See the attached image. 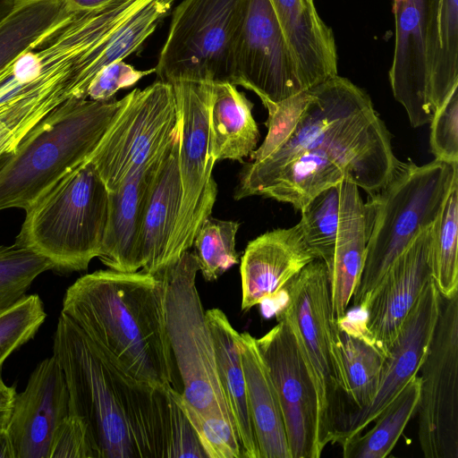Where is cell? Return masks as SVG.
Masks as SVG:
<instances>
[{"instance_id": "30bf717a", "label": "cell", "mask_w": 458, "mask_h": 458, "mask_svg": "<svg viewBox=\"0 0 458 458\" xmlns=\"http://www.w3.org/2000/svg\"><path fill=\"white\" fill-rule=\"evenodd\" d=\"M249 0H182L158 55L157 79L235 81V49Z\"/></svg>"}, {"instance_id": "603a6c76", "label": "cell", "mask_w": 458, "mask_h": 458, "mask_svg": "<svg viewBox=\"0 0 458 458\" xmlns=\"http://www.w3.org/2000/svg\"><path fill=\"white\" fill-rule=\"evenodd\" d=\"M165 150L128 177L115 191H108L107 223L98 258L110 269L122 272L140 269L138 242L142 213L149 186Z\"/></svg>"}, {"instance_id": "d4e9b609", "label": "cell", "mask_w": 458, "mask_h": 458, "mask_svg": "<svg viewBox=\"0 0 458 458\" xmlns=\"http://www.w3.org/2000/svg\"><path fill=\"white\" fill-rule=\"evenodd\" d=\"M247 400L259 458H292L276 391L256 338L240 333Z\"/></svg>"}, {"instance_id": "7402d4cb", "label": "cell", "mask_w": 458, "mask_h": 458, "mask_svg": "<svg viewBox=\"0 0 458 458\" xmlns=\"http://www.w3.org/2000/svg\"><path fill=\"white\" fill-rule=\"evenodd\" d=\"M340 215L332 265L329 269L332 315L343 318L359 282L369 241L373 212L363 202L350 176L340 182Z\"/></svg>"}, {"instance_id": "8992f818", "label": "cell", "mask_w": 458, "mask_h": 458, "mask_svg": "<svg viewBox=\"0 0 458 458\" xmlns=\"http://www.w3.org/2000/svg\"><path fill=\"white\" fill-rule=\"evenodd\" d=\"M458 163L435 158L422 165L400 161L389 181L369 195L373 219L353 306L364 309L391 264L437 219L454 184Z\"/></svg>"}, {"instance_id": "d6986e66", "label": "cell", "mask_w": 458, "mask_h": 458, "mask_svg": "<svg viewBox=\"0 0 458 458\" xmlns=\"http://www.w3.org/2000/svg\"><path fill=\"white\" fill-rule=\"evenodd\" d=\"M69 412L64 374L52 355L36 366L25 389L15 394L6 428L13 458H49L55 434Z\"/></svg>"}, {"instance_id": "f35d334b", "label": "cell", "mask_w": 458, "mask_h": 458, "mask_svg": "<svg viewBox=\"0 0 458 458\" xmlns=\"http://www.w3.org/2000/svg\"><path fill=\"white\" fill-rule=\"evenodd\" d=\"M458 89H454L430 121V150L435 158L458 163Z\"/></svg>"}, {"instance_id": "b9f144b4", "label": "cell", "mask_w": 458, "mask_h": 458, "mask_svg": "<svg viewBox=\"0 0 458 458\" xmlns=\"http://www.w3.org/2000/svg\"><path fill=\"white\" fill-rule=\"evenodd\" d=\"M15 394V387L7 386L0 376V431L6 430Z\"/></svg>"}, {"instance_id": "bcb514c9", "label": "cell", "mask_w": 458, "mask_h": 458, "mask_svg": "<svg viewBox=\"0 0 458 458\" xmlns=\"http://www.w3.org/2000/svg\"><path fill=\"white\" fill-rule=\"evenodd\" d=\"M1 311V310H0Z\"/></svg>"}, {"instance_id": "f6af8a7d", "label": "cell", "mask_w": 458, "mask_h": 458, "mask_svg": "<svg viewBox=\"0 0 458 458\" xmlns=\"http://www.w3.org/2000/svg\"><path fill=\"white\" fill-rule=\"evenodd\" d=\"M20 0H0V23L14 10Z\"/></svg>"}, {"instance_id": "ee69618b", "label": "cell", "mask_w": 458, "mask_h": 458, "mask_svg": "<svg viewBox=\"0 0 458 458\" xmlns=\"http://www.w3.org/2000/svg\"><path fill=\"white\" fill-rule=\"evenodd\" d=\"M0 458H13V453L6 430L0 431Z\"/></svg>"}, {"instance_id": "ffe728a7", "label": "cell", "mask_w": 458, "mask_h": 458, "mask_svg": "<svg viewBox=\"0 0 458 458\" xmlns=\"http://www.w3.org/2000/svg\"><path fill=\"white\" fill-rule=\"evenodd\" d=\"M318 259L300 222L249 242L241 260L242 310L274 301L307 264Z\"/></svg>"}, {"instance_id": "8fae6325", "label": "cell", "mask_w": 458, "mask_h": 458, "mask_svg": "<svg viewBox=\"0 0 458 458\" xmlns=\"http://www.w3.org/2000/svg\"><path fill=\"white\" fill-rule=\"evenodd\" d=\"M180 122L173 85L157 80L125 97L109 128L86 160L95 165L108 191L157 159Z\"/></svg>"}, {"instance_id": "4dcf8cb0", "label": "cell", "mask_w": 458, "mask_h": 458, "mask_svg": "<svg viewBox=\"0 0 458 458\" xmlns=\"http://www.w3.org/2000/svg\"><path fill=\"white\" fill-rule=\"evenodd\" d=\"M430 82L437 112L458 89V0H437Z\"/></svg>"}, {"instance_id": "5bb4252c", "label": "cell", "mask_w": 458, "mask_h": 458, "mask_svg": "<svg viewBox=\"0 0 458 458\" xmlns=\"http://www.w3.org/2000/svg\"><path fill=\"white\" fill-rule=\"evenodd\" d=\"M276 318L257 345L276 391L292 458H318L317 390L292 326Z\"/></svg>"}, {"instance_id": "2e32d148", "label": "cell", "mask_w": 458, "mask_h": 458, "mask_svg": "<svg viewBox=\"0 0 458 458\" xmlns=\"http://www.w3.org/2000/svg\"><path fill=\"white\" fill-rule=\"evenodd\" d=\"M437 4V0H392L394 47L388 79L414 128L429 123L436 113L430 66Z\"/></svg>"}, {"instance_id": "4316f807", "label": "cell", "mask_w": 458, "mask_h": 458, "mask_svg": "<svg viewBox=\"0 0 458 458\" xmlns=\"http://www.w3.org/2000/svg\"><path fill=\"white\" fill-rule=\"evenodd\" d=\"M334 334L350 413L365 408L373 400L386 355L366 332L363 319L346 314L334 318Z\"/></svg>"}, {"instance_id": "7bdbcfd3", "label": "cell", "mask_w": 458, "mask_h": 458, "mask_svg": "<svg viewBox=\"0 0 458 458\" xmlns=\"http://www.w3.org/2000/svg\"><path fill=\"white\" fill-rule=\"evenodd\" d=\"M115 0H67L74 10H90L106 5Z\"/></svg>"}, {"instance_id": "d590c367", "label": "cell", "mask_w": 458, "mask_h": 458, "mask_svg": "<svg viewBox=\"0 0 458 458\" xmlns=\"http://www.w3.org/2000/svg\"><path fill=\"white\" fill-rule=\"evenodd\" d=\"M47 313L38 294L24 295L0 311V372L4 360L38 332Z\"/></svg>"}, {"instance_id": "277c9868", "label": "cell", "mask_w": 458, "mask_h": 458, "mask_svg": "<svg viewBox=\"0 0 458 458\" xmlns=\"http://www.w3.org/2000/svg\"><path fill=\"white\" fill-rule=\"evenodd\" d=\"M62 312L124 373L180 393L156 275L110 268L86 274L67 288Z\"/></svg>"}, {"instance_id": "9c48e42d", "label": "cell", "mask_w": 458, "mask_h": 458, "mask_svg": "<svg viewBox=\"0 0 458 458\" xmlns=\"http://www.w3.org/2000/svg\"><path fill=\"white\" fill-rule=\"evenodd\" d=\"M193 252L155 274L164 291L165 324L183 401L203 417H223L234 426L216 370L211 332L196 286ZM236 428V427H235Z\"/></svg>"}, {"instance_id": "484cf974", "label": "cell", "mask_w": 458, "mask_h": 458, "mask_svg": "<svg viewBox=\"0 0 458 458\" xmlns=\"http://www.w3.org/2000/svg\"><path fill=\"white\" fill-rule=\"evenodd\" d=\"M206 318L214 343L220 386L235 423L243 458H259L248 406L240 333L220 309L206 310Z\"/></svg>"}, {"instance_id": "f1b7e54d", "label": "cell", "mask_w": 458, "mask_h": 458, "mask_svg": "<svg viewBox=\"0 0 458 458\" xmlns=\"http://www.w3.org/2000/svg\"><path fill=\"white\" fill-rule=\"evenodd\" d=\"M72 10L67 0H20L0 23V69L37 46Z\"/></svg>"}, {"instance_id": "ac0fdd59", "label": "cell", "mask_w": 458, "mask_h": 458, "mask_svg": "<svg viewBox=\"0 0 458 458\" xmlns=\"http://www.w3.org/2000/svg\"><path fill=\"white\" fill-rule=\"evenodd\" d=\"M434 224L419 233L391 264L361 312L364 328L385 353L432 280Z\"/></svg>"}, {"instance_id": "4fadbf2b", "label": "cell", "mask_w": 458, "mask_h": 458, "mask_svg": "<svg viewBox=\"0 0 458 458\" xmlns=\"http://www.w3.org/2000/svg\"><path fill=\"white\" fill-rule=\"evenodd\" d=\"M422 372L419 441L426 458H458V293L441 299Z\"/></svg>"}, {"instance_id": "9a60e30c", "label": "cell", "mask_w": 458, "mask_h": 458, "mask_svg": "<svg viewBox=\"0 0 458 458\" xmlns=\"http://www.w3.org/2000/svg\"><path fill=\"white\" fill-rule=\"evenodd\" d=\"M234 85L253 91L261 102H278L305 90L269 0H249L236 44Z\"/></svg>"}, {"instance_id": "83f0119b", "label": "cell", "mask_w": 458, "mask_h": 458, "mask_svg": "<svg viewBox=\"0 0 458 458\" xmlns=\"http://www.w3.org/2000/svg\"><path fill=\"white\" fill-rule=\"evenodd\" d=\"M253 104L231 82L214 83L210 108L212 155L243 162L256 149L259 131L252 115Z\"/></svg>"}, {"instance_id": "d6a6232c", "label": "cell", "mask_w": 458, "mask_h": 458, "mask_svg": "<svg viewBox=\"0 0 458 458\" xmlns=\"http://www.w3.org/2000/svg\"><path fill=\"white\" fill-rule=\"evenodd\" d=\"M239 223L207 217L199 226L192 245L199 271L206 281H215L239 262L235 236Z\"/></svg>"}, {"instance_id": "6da1fadb", "label": "cell", "mask_w": 458, "mask_h": 458, "mask_svg": "<svg viewBox=\"0 0 458 458\" xmlns=\"http://www.w3.org/2000/svg\"><path fill=\"white\" fill-rule=\"evenodd\" d=\"M292 135L267 157L245 164L237 190L301 211L322 191L350 176L369 195L389 181L399 160L369 96L337 75L308 89Z\"/></svg>"}, {"instance_id": "ab89813d", "label": "cell", "mask_w": 458, "mask_h": 458, "mask_svg": "<svg viewBox=\"0 0 458 458\" xmlns=\"http://www.w3.org/2000/svg\"><path fill=\"white\" fill-rule=\"evenodd\" d=\"M49 458H98L87 425L77 415H69L58 427Z\"/></svg>"}, {"instance_id": "f546056e", "label": "cell", "mask_w": 458, "mask_h": 458, "mask_svg": "<svg viewBox=\"0 0 458 458\" xmlns=\"http://www.w3.org/2000/svg\"><path fill=\"white\" fill-rule=\"evenodd\" d=\"M421 378L415 376L374 419V427L344 439V458H385L395 446L415 413L420 397Z\"/></svg>"}, {"instance_id": "cb8c5ba5", "label": "cell", "mask_w": 458, "mask_h": 458, "mask_svg": "<svg viewBox=\"0 0 458 458\" xmlns=\"http://www.w3.org/2000/svg\"><path fill=\"white\" fill-rule=\"evenodd\" d=\"M294 56L306 90L337 75L332 30L319 17L313 0H269Z\"/></svg>"}, {"instance_id": "836d02e7", "label": "cell", "mask_w": 458, "mask_h": 458, "mask_svg": "<svg viewBox=\"0 0 458 458\" xmlns=\"http://www.w3.org/2000/svg\"><path fill=\"white\" fill-rule=\"evenodd\" d=\"M340 183L316 195L301 210L300 224L305 240L329 271L340 215Z\"/></svg>"}, {"instance_id": "7a4b0ae2", "label": "cell", "mask_w": 458, "mask_h": 458, "mask_svg": "<svg viewBox=\"0 0 458 458\" xmlns=\"http://www.w3.org/2000/svg\"><path fill=\"white\" fill-rule=\"evenodd\" d=\"M53 355L61 366L69 408L87 425L98 458H170L181 405L173 387L124 373L61 312Z\"/></svg>"}, {"instance_id": "8d00e7d4", "label": "cell", "mask_w": 458, "mask_h": 458, "mask_svg": "<svg viewBox=\"0 0 458 458\" xmlns=\"http://www.w3.org/2000/svg\"><path fill=\"white\" fill-rule=\"evenodd\" d=\"M309 100V90L301 91L278 102L262 101L268 113L267 133L262 144L250 154L253 162L267 157L293 133Z\"/></svg>"}, {"instance_id": "7c38bea8", "label": "cell", "mask_w": 458, "mask_h": 458, "mask_svg": "<svg viewBox=\"0 0 458 458\" xmlns=\"http://www.w3.org/2000/svg\"><path fill=\"white\" fill-rule=\"evenodd\" d=\"M172 85L180 116L179 171L182 196L168 248L167 265L192 246L199 226L210 216L217 196V184L212 175L216 160L210 130L214 83L176 81Z\"/></svg>"}, {"instance_id": "74e56055", "label": "cell", "mask_w": 458, "mask_h": 458, "mask_svg": "<svg viewBox=\"0 0 458 458\" xmlns=\"http://www.w3.org/2000/svg\"><path fill=\"white\" fill-rule=\"evenodd\" d=\"M177 397L208 458H243L237 429L230 420L203 417L183 401L179 392Z\"/></svg>"}, {"instance_id": "1f68e13d", "label": "cell", "mask_w": 458, "mask_h": 458, "mask_svg": "<svg viewBox=\"0 0 458 458\" xmlns=\"http://www.w3.org/2000/svg\"><path fill=\"white\" fill-rule=\"evenodd\" d=\"M458 182L434 223L432 278L442 298L458 293Z\"/></svg>"}, {"instance_id": "e575fe53", "label": "cell", "mask_w": 458, "mask_h": 458, "mask_svg": "<svg viewBox=\"0 0 458 458\" xmlns=\"http://www.w3.org/2000/svg\"><path fill=\"white\" fill-rule=\"evenodd\" d=\"M50 269L51 261L30 249L15 243L0 246V310L26 295L33 281Z\"/></svg>"}, {"instance_id": "44dd1931", "label": "cell", "mask_w": 458, "mask_h": 458, "mask_svg": "<svg viewBox=\"0 0 458 458\" xmlns=\"http://www.w3.org/2000/svg\"><path fill=\"white\" fill-rule=\"evenodd\" d=\"M180 122L149 186L138 242L142 271L155 274L167 265L182 196L179 171Z\"/></svg>"}, {"instance_id": "60d3db41", "label": "cell", "mask_w": 458, "mask_h": 458, "mask_svg": "<svg viewBox=\"0 0 458 458\" xmlns=\"http://www.w3.org/2000/svg\"><path fill=\"white\" fill-rule=\"evenodd\" d=\"M155 72V68L140 71L122 61L114 62L103 68L89 85L88 98L106 101L125 88L136 84L143 77Z\"/></svg>"}, {"instance_id": "52a82bcc", "label": "cell", "mask_w": 458, "mask_h": 458, "mask_svg": "<svg viewBox=\"0 0 458 458\" xmlns=\"http://www.w3.org/2000/svg\"><path fill=\"white\" fill-rule=\"evenodd\" d=\"M26 211L15 244L47 258L54 268L86 270L99 256L108 216V191L84 160Z\"/></svg>"}, {"instance_id": "5b68a950", "label": "cell", "mask_w": 458, "mask_h": 458, "mask_svg": "<svg viewBox=\"0 0 458 458\" xmlns=\"http://www.w3.org/2000/svg\"><path fill=\"white\" fill-rule=\"evenodd\" d=\"M123 104L71 98L0 156V211L28 209L94 151Z\"/></svg>"}, {"instance_id": "3957f363", "label": "cell", "mask_w": 458, "mask_h": 458, "mask_svg": "<svg viewBox=\"0 0 458 458\" xmlns=\"http://www.w3.org/2000/svg\"><path fill=\"white\" fill-rule=\"evenodd\" d=\"M135 12L132 0L73 9L37 46L0 69V156L64 102L88 98L97 47Z\"/></svg>"}, {"instance_id": "e0dca14e", "label": "cell", "mask_w": 458, "mask_h": 458, "mask_svg": "<svg viewBox=\"0 0 458 458\" xmlns=\"http://www.w3.org/2000/svg\"><path fill=\"white\" fill-rule=\"evenodd\" d=\"M441 295L430 280L386 350L377 391L370 403L350 412L336 444L361 433L415 377L428 355L440 312Z\"/></svg>"}, {"instance_id": "ba28073f", "label": "cell", "mask_w": 458, "mask_h": 458, "mask_svg": "<svg viewBox=\"0 0 458 458\" xmlns=\"http://www.w3.org/2000/svg\"><path fill=\"white\" fill-rule=\"evenodd\" d=\"M286 299L276 311L292 326L317 390L318 445L323 452L337 443L350 411L339 359L335 352L329 272L315 259L284 289Z\"/></svg>"}]
</instances>
